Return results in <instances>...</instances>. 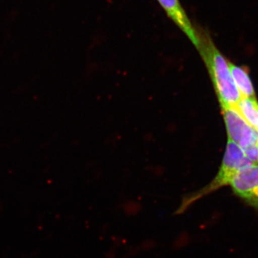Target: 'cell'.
<instances>
[{
	"label": "cell",
	"mask_w": 258,
	"mask_h": 258,
	"mask_svg": "<svg viewBox=\"0 0 258 258\" xmlns=\"http://www.w3.org/2000/svg\"><path fill=\"white\" fill-rule=\"evenodd\" d=\"M198 40L196 48L208 69L220 107L236 108L241 96L231 75L229 61L217 48L205 29L198 28Z\"/></svg>",
	"instance_id": "1"
},
{
	"label": "cell",
	"mask_w": 258,
	"mask_h": 258,
	"mask_svg": "<svg viewBox=\"0 0 258 258\" xmlns=\"http://www.w3.org/2000/svg\"><path fill=\"white\" fill-rule=\"evenodd\" d=\"M252 163L247 159L242 149L233 142L228 139L225 154L218 173L210 184L203 189L186 195L181 200L179 208L174 215H179L200 199L213 192L223 186L230 185L231 181L239 171L252 165Z\"/></svg>",
	"instance_id": "2"
},
{
	"label": "cell",
	"mask_w": 258,
	"mask_h": 258,
	"mask_svg": "<svg viewBox=\"0 0 258 258\" xmlns=\"http://www.w3.org/2000/svg\"><path fill=\"white\" fill-rule=\"evenodd\" d=\"M221 108L228 139L242 150L258 143V130L251 126L235 108Z\"/></svg>",
	"instance_id": "3"
},
{
	"label": "cell",
	"mask_w": 258,
	"mask_h": 258,
	"mask_svg": "<svg viewBox=\"0 0 258 258\" xmlns=\"http://www.w3.org/2000/svg\"><path fill=\"white\" fill-rule=\"evenodd\" d=\"M232 191L242 201L258 210V164L244 168L230 183Z\"/></svg>",
	"instance_id": "4"
},
{
	"label": "cell",
	"mask_w": 258,
	"mask_h": 258,
	"mask_svg": "<svg viewBox=\"0 0 258 258\" xmlns=\"http://www.w3.org/2000/svg\"><path fill=\"white\" fill-rule=\"evenodd\" d=\"M157 2L165 12L168 18L175 24L197 47L199 42L198 28L191 23L179 0H157Z\"/></svg>",
	"instance_id": "5"
},
{
	"label": "cell",
	"mask_w": 258,
	"mask_h": 258,
	"mask_svg": "<svg viewBox=\"0 0 258 258\" xmlns=\"http://www.w3.org/2000/svg\"><path fill=\"white\" fill-rule=\"evenodd\" d=\"M231 75L241 98H256L253 85L247 70L239 67L229 61Z\"/></svg>",
	"instance_id": "6"
},
{
	"label": "cell",
	"mask_w": 258,
	"mask_h": 258,
	"mask_svg": "<svg viewBox=\"0 0 258 258\" xmlns=\"http://www.w3.org/2000/svg\"><path fill=\"white\" fill-rule=\"evenodd\" d=\"M236 109L251 126L258 130V101L256 98H241Z\"/></svg>",
	"instance_id": "7"
},
{
	"label": "cell",
	"mask_w": 258,
	"mask_h": 258,
	"mask_svg": "<svg viewBox=\"0 0 258 258\" xmlns=\"http://www.w3.org/2000/svg\"><path fill=\"white\" fill-rule=\"evenodd\" d=\"M246 157L253 164H258V143L244 149Z\"/></svg>",
	"instance_id": "8"
}]
</instances>
